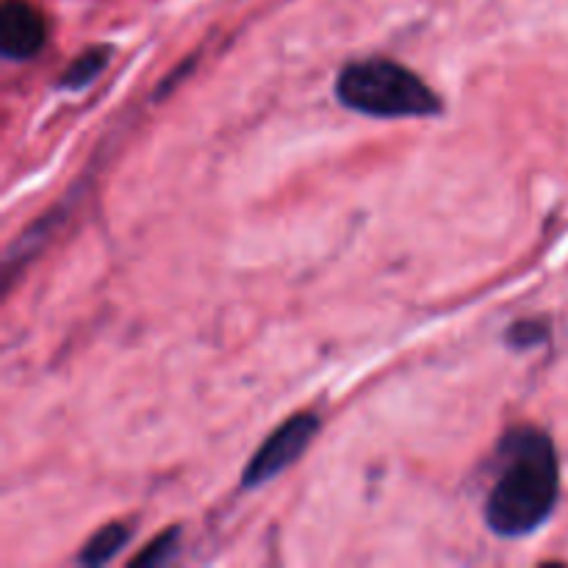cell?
Instances as JSON below:
<instances>
[{"label": "cell", "mask_w": 568, "mask_h": 568, "mask_svg": "<svg viewBox=\"0 0 568 568\" xmlns=\"http://www.w3.org/2000/svg\"><path fill=\"white\" fill-rule=\"evenodd\" d=\"M48 39L42 14L26 0H6L0 9V53L9 61H26L42 50Z\"/></svg>", "instance_id": "cell-4"}, {"label": "cell", "mask_w": 568, "mask_h": 568, "mask_svg": "<svg viewBox=\"0 0 568 568\" xmlns=\"http://www.w3.org/2000/svg\"><path fill=\"white\" fill-rule=\"evenodd\" d=\"M336 94L347 109L386 120L442 114L438 94L408 67L388 59H366L344 67Z\"/></svg>", "instance_id": "cell-2"}, {"label": "cell", "mask_w": 568, "mask_h": 568, "mask_svg": "<svg viewBox=\"0 0 568 568\" xmlns=\"http://www.w3.org/2000/svg\"><path fill=\"white\" fill-rule=\"evenodd\" d=\"M547 336H549V331H547V325H541V322H516L508 333V342L514 344V347L527 349V347H536V344L547 342Z\"/></svg>", "instance_id": "cell-8"}, {"label": "cell", "mask_w": 568, "mask_h": 568, "mask_svg": "<svg viewBox=\"0 0 568 568\" xmlns=\"http://www.w3.org/2000/svg\"><path fill=\"white\" fill-rule=\"evenodd\" d=\"M109 53H111L109 48H92L83 55H78L75 64L61 75V87L81 89L87 87V83H92L94 78L105 70V64H109Z\"/></svg>", "instance_id": "cell-6"}, {"label": "cell", "mask_w": 568, "mask_h": 568, "mask_svg": "<svg viewBox=\"0 0 568 568\" xmlns=\"http://www.w3.org/2000/svg\"><path fill=\"white\" fill-rule=\"evenodd\" d=\"M316 430H320V419L316 414H297L288 422H283L264 444H261L258 453L253 455L250 466L244 469L242 483L244 488H258L264 483H270L272 477L281 475L283 469L294 464L300 455L308 449V444L314 442Z\"/></svg>", "instance_id": "cell-3"}, {"label": "cell", "mask_w": 568, "mask_h": 568, "mask_svg": "<svg viewBox=\"0 0 568 568\" xmlns=\"http://www.w3.org/2000/svg\"><path fill=\"white\" fill-rule=\"evenodd\" d=\"M128 541H131V527L120 525V521H111V525H105L103 530H98L92 538H89L83 552L78 555V564L92 566V568L111 564V560L122 552V547H125Z\"/></svg>", "instance_id": "cell-5"}, {"label": "cell", "mask_w": 568, "mask_h": 568, "mask_svg": "<svg viewBox=\"0 0 568 568\" xmlns=\"http://www.w3.org/2000/svg\"><path fill=\"white\" fill-rule=\"evenodd\" d=\"M178 541H181V530L178 527H170V530L161 532L159 538L148 544L142 552L133 558V566H164L175 558L178 552Z\"/></svg>", "instance_id": "cell-7"}, {"label": "cell", "mask_w": 568, "mask_h": 568, "mask_svg": "<svg viewBox=\"0 0 568 568\" xmlns=\"http://www.w3.org/2000/svg\"><path fill=\"white\" fill-rule=\"evenodd\" d=\"M560 491L558 453L532 427L508 433L499 447V477L486 503V521L497 536L519 538L552 516Z\"/></svg>", "instance_id": "cell-1"}]
</instances>
